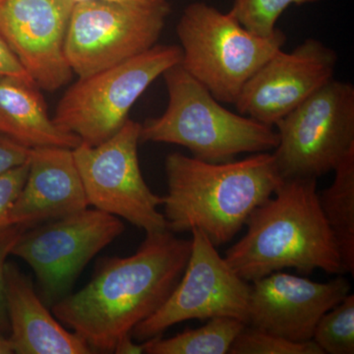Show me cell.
Returning a JSON list of instances; mask_svg holds the SVG:
<instances>
[{
	"label": "cell",
	"instance_id": "27",
	"mask_svg": "<svg viewBox=\"0 0 354 354\" xmlns=\"http://www.w3.org/2000/svg\"><path fill=\"white\" fill-rule=\"evenodd\" d=\"M113 353L116 354H142L144 351L143 344H138L133 342L131 333L123 335L116 344Z\"/></svg>",
	"mask_w": 354,
	"mask_h": 354
},
{
	"label": "cell",
	"instance_id": "11",
	"mask_svg": "<svg viewBox=\"0 0 354 354\" xmlns=\"http://www.w3.org/2000/svg\"><path fill=\"white\" fill-rule=\"evenodd\" d=\"M191 232V252L183 276L165 304L133 328L136 341H148L189 320L232 317L247 324L251 283L234 272L201 230Z\"/></svg>",
	"mask_w": 354,
	"mask_h": 354
},
{
	"label": "cell",
	"instance_id": "3",
	"mask_svg": "<svg viewBox=\"0 0 354 354\" xmlns=\"http://www.w3.org/2000/svg\"><path fill=\"white\" fill-rule=\"evenodd\" d=\"M245 225L246 234L227 249L225 259L248 283L285 269L344 274L319 202L317 179H283Z\"/></svg>",
	"mask_w": 354,
	"mask_h": 354
},
{
	"label": "cell",
	"instance_id": "13",
	"mask_svg": "<svg viewBox=\"0 0 354 354\" xmlns=\"http://www.w3.org/2000/svg\"><path fill=\"white\" fill-rule=\"evenodd\" d=\"M75 0H0V32L38 88L64 87L72 72L64 44Z\"/></svg>",
	"mask_w": 354,
	"mask_h": 354
},
{
	"label": "cell",
	"instance_id": "16",
	"mask_svg": "<svg viewBox=\"0 0 354 354\" xmlns=\"http://www.w3.org/2000/svg\"><path fill=\"white\" fill-rule=\"evenodd\" d=\"M9 342L17 354L94 353L82 337L62 327L14 263L4 267Z\"/></svg>",
	"mask_w": 354,
	"mask_h": 354
},
{
	"label": "cell",
	"instance_id": "26",
	"mask_svg": "<svg viewBox=\"0 0 354 354\" xmlns=\"http://www.w3.org/2000/svg\"><path fill=\"white\" fill-rule=\"evenodd\" d=\"M0 76L13 77L25 82L35 84L32 77L26 71L10 46L0 32ZM38 87V86H37Z\"/></svg>",
	"mask_w": 354,
	"mask_h": 354
},
{
	"label": "cell",
	"instance_id": "8",
	"mask_svg": "<svg viewBox=\"0 0 354 354\" xmlns=\"http://www.w3.org/2000/svg\"><path fill=\"white\" fill-rule=\"evenodd\" d=\"M141 123L128 118L111 138L97 146L81 143L72 150L88 206L124 218L147 234L164 232L158 211L162 197L147 185L140 169Z\"/></svg>",
	"mask_w": 354,
	"mask_h": 354
},
{
	"label": "cell",
	"instance_id": "19",
	"mask_svg": "<svg viewBox=\"0 0 354 354\" xmlns=\"http://www.w3.org/2000/svg\"><path fill=\"white\" fill-rule=\"evenodd\" d=\"M247 324L232 317L209 319L206 325L187 329L169 339L162 335L143 342L148 354H227Z\"/></svg>",
	"mask_w": 354,
	"mask_h": 354
},
{
	"label": "cell",
	"instance_id": "28",
	"mask_svg": "<svg viewBox=\"0 0 354 354\" xmlns=\"http://www.w3.org/2000/svg\"><path fill=\"white\" fill-rule=\"evenodd\" d=\"M75 1H80V0H75ZM111 1L144 7H171L169 0H111Z\"/></svg>",
	"mask_w": 354,
	"mask_h": 354
},
{
	"label": "cell",
	"instance_id": "14",
	"mask_svg": "<svg viewBox=\"0 0 354 354\" xmlns=\"http://www.w3.org/2000/svg\"><path fill=\"white\" fill-rule=\"evenodd\" d=\"M351 283L339 276L328 283L281 271L251 283L247 325L293 342L313 339L324 314L351 293Z\"/></svg>",
	"mask_w": 354,
	"mask_h": 354
},
{
	"label": "cell",
	"instance_id": "9",
	"mask_svg": "<svg viewBox=\"0 0 354 354\" xmlns=\"http://www.w3.org/2000/svg\"><path fill=\"white\" fill-rule=\"evenodd\" d=\"M171 7H144L111 0L76 1L64 51L79 78L93 75L157 44Z\"/></svg>",
	"mask_w": 354,
	"mask_h": 354
},
{
	"label": "cell",
	"instance_id": "21",
	"mask_svg": "<svg viewBox=\"0 0 354 354\" xmlns=\"http://www.w3.org/2000/svg\"><path fill=\"white\" fill-rule=\"evenodd\" d=\"M322 0H234L228 11L243 27L260 36H271L276 24L290 6L317 3Z\"/></svg>",
	"mask_w": 354,
	"mask_h": 354
},
{
	"label": "cell",
	"instance_id": "17",
	"mask_svg": "<svg viewBox=\"0 0 354 354\" xmlns=\"http://www.w3.org/2000/svg\"><path fill=\"white\" fill-rule=\"evenodd\" d=\"M38 88L20 79L0 76V134L29 149L62 147L73 150L82 141L50 118Z\"/></svg>",
	"mask_w": 354,
	"mask_h": 354
},
{
	"label": "cell",
	"instance_id": "4",
	"mask_svg": "<svg viewBox=\"0 0 354 354\" xmlns=\"http://www.w3.org/2000/svg\"><path fill=\"white\" fill-rule=\"evenodd\" d=\"M162 76L167 108L141 124L140 142L183 146L193 157L209 162H230L239 153L269 152L278 146L272 127L223 108L180 64Z\"/></svg>",
	"mask_w": 354,
	"mask_h": 354
},
{
	"label": "cell",
	"instance_id": "5",
	"mask_svg": "<svg viewBox=\"0 0 354 354\" xmlns=\"http://www.w3.org/2000/svg\"><path fill=\"white\" fill-rule=\"evenodd\" d=\"M181 62L216 101L235 104L242 88L286 41L279 29L264 37L249 31L230 13L202 1L184 9L176 25Z\"/></svg>",
	"mask_w": 354,
	"mask_h": 354
},
{
	"label": "cell",
	"instance_id": "22",
	"mask_svg": "<svg viewBox=\"0 0 354 354\" xmlns=\"http://www.w3.org/2000/svg\"><path fill=\"white\" fill-rule=\"evenodd\" d=\"M230 354H324L313 339L293 342L246 325L230 346Z\"/></svg>",
	"mask_w": 354,
	"mask_h": 354
},
{
	"label": "cell",
	"instance_id": "1",
	"mask_svg": "<svg viewBox=\"0 0 354 354\" xmlns=\"http://www.w3.org/2000/svg\"><path fill=\"white\" fill-rule=\"evenodd\" d=\"M190 252L191 239L167 230L147 234L133 255L100 259L90 283L53 304L51 311L94 353H113L123 335L165 304Z\"/></svg>",
	"mask_w": 354,
	"mask_h": 354
},
{
	"label": "cell",
	"instance_id": "25",
	"mask_svg": "<svg viewBox=\"0 0 354 354\" xmlns=\"http://www.w3.org/2000/svg\"><path fill=\"white\" fill-rule=\"evenodd\" d=\"M31 150L0 134V174L26 164L30 160Z\"/></svg>",
	"mask_w": 354,
	"mask_h": 354
},
{
	"label": "cell",
	"instance_id": "29",
	"mask_svg": "<svg viewBox=\"0 0 354 354\" xmlns=\"http://www.w3.org/2000/svg\"><path fill=\"white\" fill-rule=\"evenodd\" d=\"M11 353H13V349L10 342H9L8 337L0 335V354Z\"/></svg>",
	"mask_w": 354,
	"mask_h": 354
},
{
	"label": "cell",
	"instance_id": "18",
	"mask_svg": "<svg viewBox=\"0 0 354 354\" xmlns=\"http://www.w3.org/2000/svg\"><path fill=\"white\" fill-rule=\"evenodd\" d=\"M335 179L319 193L321 209L339 247L344 274H354V149L335 169Z\"/></svg>",
	"mask_w": 354,
	"mask_h": 354
},
{
	"label": "cell",
	"instance_id": "23",
	"mask_svg": "<svg viewBox=\"0 0 354 354\" xmlns=\"http://www.w3.org/2000/svg\"><path fill=\"white\" fill-rule=\"evenodd\" d=\"M28 171L29 160L0 174V230L10 225L9 213L24 185Z\"/></svg>",
	"mask_w": 354,
	"mask_h": 354
},
{
	"label": "cell",
	"instance_id": "7",
	"mask_svg": "<svg viewBox=\"0 0 354 354\" xmlns=\"http://www.w3.org/2000/svg\"><path fill=\"white\" fill-rule=\"evenodd\" d=\"M281 179H318L354 149V87L333 79L274 124Z\"/></svg>",
	"mask_w": 354,
	"mask_h": 354
},
{
	"label": "cell",
	"instance_id": "10",
	"mask_svg": "<svg viewBox=\"0 0 354 354\" xmlns=\"http://www.w3.org/2000/svg\"><path fill=\"white\" fill-rule=\"evenodd\" d=\"M124 228L118 216L87 208L24 230L11 254L34 270L39 297L51 307L68 295L86 265Z\"/></svg>",
	"mask_w": 354,
	"mask_h": 354
},
{
	"label": "cell",
	"instance_id": "24",
	"mask_svg": "<svg viewBox=\"0 0 354 354\" xmlns=\"http://www.w3.org/2000/svg\"><path fill=\"white\" fill-rule=\"evenodd\" d=\"M25 228L19 225H9L0 230V335L7 337L10 333L8 313H7L6 297V279H4V267L6 258L11 254L13 246L24 232Z\"/></svg>",
	"mask_w": 354,
	"mask_h": 354
},
{
	"label": "cell",
	"instance_id": "6",
	"mask_svg": "<svg viewBox=\"0 0 354 354\" xmlns=\"http://www.w3.org/2000/svg\"><path fill=\"white\" fill-rule=\"evenodd\" d=\"M180 62V46L156 44L121 64L79 78L58 102L53 120L83 144L100 145L127 122L133 104L149 86Z\"/></svg>",
	"mask_w": 354,
	"mask_h": 354
},
{
	"label": "cell",
	"instance_id": "20",
	"mask_svg": "<svg viewBox=\"0 0 354 354\" xmlns=\"http://www.w3.org/2000/svg\"><path fill=\"white\" fill-rule=\"evenodd\" d=\"M313 339L323 353H354V295L349 293L324 314L317 324Z\"/></svg>",
	"mask_w": 354,
	"mask_h": 354
},
{
	"label": "cell",
	"instance_id": "2",
	"mask_svg": "<svg viewBox=\"0 0 354 354\" xmlns=\"http://www.w3.org/2000/svg\"><path fill=\"white\" fill-rule=\"evenodd\" d=\"M167 230L198 228L216 247L234 239L254 209L272 196L283 179L272 153L209 162L174 153L165 158Z\"/></svg>",
	"mask_w": 354,
	"mask_h": 354
},
{
	"label": "cell",
	"instance_id": "12",
	"mask_svg": "<svg viewBox=\"0 0 354 354\" xmlns=\"http://www.w3.org/2000/svg\"><path fill=\"white\" fill-rule=\"evenodd\" d=\"M337 55L316 39L290 53H277L245 84L235 102L237 111L263 124L279 120L334 79Z\"/></svg>",
	"mask_w": 354,
	"mask_h": 354
},
{
	"label": "cell",
	"instance_id": "15",
	"mask_svg": "<svg viewBox=\"0 0 354 354\" xmlns=\"http://www.w3.org/2000/svg\"><path fill=\"white\" fill-rule=\"evenodd\" d=\"M88 207L72 149H32L27 178L9 213L10 225L29 230Z\"/></svg>",
	"mask_w": 354,
	"mask_h": 354
}]
</instances>
